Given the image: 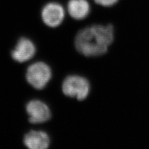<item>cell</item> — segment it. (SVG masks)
I'll return each instance as SVG.
<instances>
[{
	"label": "cell",
	"mask_w": 149,
	"mask_h": 149,
	"mask_svg": "<svg viewBox=\"0 0 149 149\" xmlns=\"http://www.w3.org/2000/svg\"><path fill=\"white\" fill-rule=\"evenodd\" d=\"M36 49L32 42L26 37L19 40L15 49L11 52V57L16 62L23 63L34 57Z\"/></svg>",
	"instance_id": "6"
},
{
	"label": "cell",
	"mask_w": 149,
	"mask_h": 149,
	"mask_svg": "<svg viewBox=\"0 0 149 149\" xmlns=\"http://www.w3.org/2000/svg\"><path fill=\"white\" fill-rule=\"evenodd\" d=\"M63 93L68 97H75L81 101L86 99L90 93V85L86 78L79 75H70L62 83Z\"/></svg>",
	"instance_id": "2"
},
{
	"label": "cell",
	"mask_w": 149,
	"mask_h": 149,
	"mask_svg": "<svg viewBox=\"0 0 149 149\" xmlns=\"http://www.w3.org/2000/svg\"><path fill=\"white\" fill-rule=\"evenodd\" d=\"M41 16L45 24L50 27H56L61 24L64 20V8L58 3H49L43 8Z\"/></svg>",
	"instance_id": "5"
},
{
	"label": "cell",
	"mask_w": 149,
	"mask_h": 149,
	"mask_svg": "<svg viewBox=\"0 0 149 149\" xmlns=\"http://www.w3.org/2000/svg\"><path fill=\"white\" fill-rule=\"evenodd\" d=\"M119 0H95V1L99 5L104 7H110L114 5Z\"/></svg>",
	"instance_id": "9"
},
{
	"label": "cell",
	"mask_w": 149,
	"mask_h": 149,
	"mask_svg": "<svg viewBox=\"0 0 149 149\" xmlns=\"http://www.w3.org/2000/svg\"><path fill=\"white\" fill-rule=\"evenodd\" d=\"M52 77V71L47 64L38 62L32 64L26 72L27 82L37 90H42Z\"/></svg>",
	"instance_id": "3"
},
{
	"label": "cell",
	"mask_w": 149,
	"mask_h": 149,
	"mask_svg": "<svg viewBox=\"0 0 149 149\" xmlns=\"http://www.w3.org/2000/svg\"><path fill=\"white\" fill-rule=\"evenodd\" d=\"M26 111L29 122L32 124H42L48 121L51 118L49 106L40 100H32L26 105Z\"/></svg>",
	"instance_id": "4"
},
{
	"label": "cell",
	"mask_w": 149,
	"mask_h": 149,
	"mask_svg": "<svg viewBox=\"0 0 149 149\" xmlns=\"http://www.w3.org/2000/svg\"><path fill=\"white\" fill-rule=\"evenodd\" d=\"M50 137L44 131L31 130L24 138V145L30 149H46L50 145Z\"/></svg>",
	"instance_id": "7"
},
{
	"label": "cell",
	"mask_w": 149,
	"mask_h": 149,
	"mask_svg": "<svg viewBox=\"0 0 149 149\" xmlns=\"http://www.w3.org/2000/svg\"><path fill=\"white\" fill-rule=\"evenodd\" d=\"M114 39L113 25L95 24L78 32L74 39V45L78 52L83 55L97 57L107 52Z\"/></svg>",
	"instance_id": "1"
},
{
	"label": "cell",
	"mask_w": 149,
	"mask_h": 149,
	"mask_svg": "<svg viewBox=\"0 0 149 149\" xmlns=\"http://www.w3.org/2000/svg\"><path fill=\"white\" fill-rule=\"evenodd\" d=\"M67 10L72 18L82 20L89 15L91 8L87 0H69Z\"/></svg>",
	"instance_id": "8"
}]
</instances>
